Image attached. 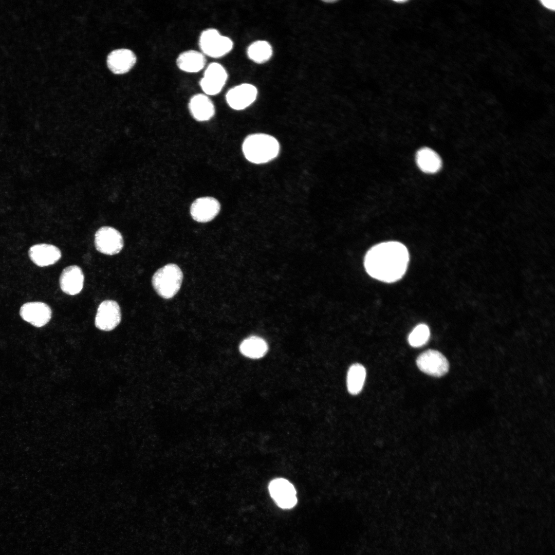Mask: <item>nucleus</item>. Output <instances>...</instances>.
I'll list each match as a JSON object with an SVG mask.
<instances>
[{
  "label": "nucleus",
  "mask_w": 555,
  "mask_h": 555,
  "mask_svg": "<svg viewBox=\"0 0 555 555\" xmlns=\"http://www.w3.org/2000/svg\"><path fill=\"white\" fill-rule=\"evenodd\" d=\"M409 255L406 248L397 242L377 244L366 254L364 267L377 280L391 283L400 279L406 271Z\"/></svg>",
  "instance_id": "1"
},
{
  "label": "nucleus",
  "mask_w": 555,
  "mask_h": 555,
  "mask_svg": "<svg viewBox=\"0 0 555 555\" xmlns=\"http://www.w3.org/2000/svg\"><path fill=\"white\" fill-rule=\"evenodd\" d=\"M279 143L273 137L265 134H254L244 140L242 150L245 158L250 162L266 163L277 156Z\"/></svg>",
  "instance_id": "2"
},
{
  "label": "nucleus",
  "mask_w": 555,
  "mask_h": 555,
  "mask_svg": "<svg viewBox=\"0 0 555 555\" xmlns=\"http://www.w3.org/2000/svg\"><path fill=\"white\" fill-rule=\"evenodd\" d=\"M182 279L183 273L180 268L176 264H169L155 272L152 277V285L159 295L168 299L179 291Z\"/></svg>",
  "instance_id": "3"
},
{
  "label": "nucleus",
  "mask_w": 555,
  "mask_h": 555,
  "mask_svg": "<svg viewBox=\"0 0 555 555\" xmlns=\"http://www.w3.org/2000/svg\"><path fill=\"white\" fill-rule=\"evenodd\" d=\"M198 45L204 55L219 58L231 51L233 43L231 39L221 35L217 29L208 28L200 33Z\"/></svg>",
  "instance_id": "4"
},
{
  "label": "nucleus",
  "mask_w": 555,
  "mask_h": 555,
  "mask_svg": "<svg viewBox=\"0 0 555 555\" xmlns=\"http://www.w3.org/2000/svg\"><path fill=\"white\" fill-rule=\"evenodd\" d=\"M94 242L97 251L109 255L119 253L124 246L121 233L110 226L100 227L95 234Z\"/></svg>",
  "instance_id": "5"
},
{
  "label": "nucleus",
  "mask_w": 555,
  "mask_h": 555,
  "mask_svg": "<svg viewBox=\"0 0 555 555\" xmlns=\"http://www.w3.org/2000/svg\"><path fill=\"white\" fill-rule=\"evenodd\" d=\"M416 364L424 373L436 377L445 375L449 369V363L446 357L434 349H428L419 355L416 359Z\"/></svg>",
  "instance_id": "6"
},
{
  "label": "nucleus",
  "mask_w": 555,
  "mask_h": 555,
  "mask_svg": "<svg viewBox=\"0 0 555 555\" xmlns=\"http://www.w3.org/2000/svg\"><path fill=\"white\" fill-rule=\"evenodd\" d=\"M228 77L227 70L221 64L211 63L205 70L199 86L205 95H216L225 85Z\"/></svg>",
  "instance_id": "7"
},
{
  "label": "nucleus",
  "mask_w": 555,
  "mask_h": 555,
  "mask_svg": "<svg viewBox=\"0 0 555 555\" xmlns=\"http://www.w3.org/2000/svg\"><path fill=\"white\" fill-rule=\"evenodd\" d=\"M121 320V309L116 301L106 300L100 303L95 318L97 328L103 331H110L116 327Z\"/></svg>",
  "instance_id": "8"
},
{
  "label": "nucleus",
  "mask_w": 555,
  "mask_h": 555,
  "mask_svg": "<svg viewBox=\"0 0 555 555\" xmlns=\"http://www.w3.org/2000/svg\"><path fill=\"white\" fill-rule=\"evenodd\" d=\"M270 496L282 509H291L297 503L296 491L291 483L284 478H276L269 484Z\"/></svg>",
  "instance_id": "9"
},
{
  "label": "nucleus",
  "mask_w": 555,
  "mask_h": 555,
  "mask_svg": "<svg viewBox=\"0 0 555 555\" xmlns=\"http://www.w3.org/2000/svg\"><path fill=\"white\" fill-rule=\"evenodd\" d=\"M21 318L36 327L47 324L51 318L50 307L42 302H30L24 304L20 310Z\"/></svg>",
  "instance_id": "10"
},
{
  "label": "nucleus",
  "mask_w": 555,
  "mask_h": 555,
  "mask_svg": "<svg viewBox=\"0 0 555 555\" xmlns=\"http://www.w3.org/2000/svg\"><path fill=\"white\" fill-rule=\"evenodd\" d=\"M257 91L252 84L244 83L230 89L226 95L228 105L235 110H242L255 100Z\"/></svg>",
  "instance_id": "11"
},
{
  "label": "nucleus",
  "mask_w": 555,
  "mask_h": 555,
  "mask_svg": "<svg viewBox=\"0 0 555 555\" xmlns=\"http://www.w3.org/2000/svg\"><path fill=\"white\" fill-rule=\"evenodd\" d=\"M220 210L219 201L212 197H202L195 199L190 207V214L194 220L206 223L215 218Z\"/></svg>",
  "instance_id": "12"
},
{
  "label": "nucleus",
  "mask_w": 555,
  "mask_h": 555,
  "mask_svg": "<svg viewBox=\"0 0 555 555\" xmlns=\"http://www.w3.org/2000/svg\"><path fill=\"white\" fill-rule=\"evenodd\" d=\"M31 261L39 267H46L57 263L61 258V250L56 246L48 244H37L28 251Z\"/></svg>",
  "instance_id": "13"
},
{
  "label": "nucleus",
  "mask_w": 555,
  "mask_h": 555,
  "mask_svg": "<svg viewBox=\"0 0 555 555\" xmlns=\"http://www.w3.org/2000/svg\"><path fill=\"white\" fill-rule=\"evenodd\" d=\"M84 276L81 268L77 265L65 268L60 275L59 283L61 289L67 294L75 295L83 289Z\"/></svg>",
  "instance_id": "14"
},
{
  "label": "nucleus",
  "mask_w": 555,
  "mask_h": 555,
  "mask_svg": "<svg viewBox=\"0 0 555 555\" xmlns=\"http://www.w3.org/2000/svg\"><path fill=\"white\" fill-rule=\"evenodd\" d=\"M136 62V55L127 49L114 50L107 58L108 67L115 74H123L128 72L134 66Z\"/></svg>",
  "instance_id": "15"
},
{
  "label": "nucleus",
  "mask_w": 555,
  "mask_h": 555,
  "mask_svg": "<svg viewBox=\"0 0 555 555\" xmlns=\"http://www.w3.org/2000/svg\"><path fill=\"white\" fill-rule=\"evenodd\" d=\"M188 107L193 118L200 122L209 120L215 112L213 102L203 94L193 95L189 100Z\"/></svg>",
  "instance_id": "16"
},
{
  "label": "nucleus",
  "mask_w": 555,
  "mask_h": 555,
  "mask_svg": "<svg viewBox=\"0 0 555 555\" xmlns=\"http://www.w3.org/2000/svg\"><path fill=\"white\" fill-rule=\"evenodd\" d=\"M205 55L195 50H188L180 53L176 59V65L181 70L188 73H196L205 66Z\"/></svg>",
  "instance_id": "17"
},
{
  "label": "nucleus",
  "mask_w": 555,
  "mask_h": 555,
  "mask_svg": "<svg viewBox=\"0 0 555 555\" xmlns=\"http://www.w3.org/2000/svg\"><path fill=\"white\" fill-rule=\"evenodd\" d=\"M416 161L419 168L427 173H436L440 170L442 165L439 156L429 147H423L417 151Z\"/></svg>",
  "instance_id": "18"
},
{
  "label": "nucleus",
  "mask_w": 555,
  "mask_h": 555,
  "mask_svg": "<svg viewBox=\"0 0 555 555\" xmlns=\"http://www.w3.org/2000/svg\"><path fill=\"white\" fill-rule=\"evenodd\" d=\"M239 349L242 354L245 357L251 359H259L266 354L268 346L264 339L254 336L244 340L240 343Z\"/></svg>",
  "instance_id": "19"
},
{
  "label": "nucleus",
  "mask_w": 555,
  "mask_h": 555,
  "mask_svg": "<svg viewBox=\"0 0 555 555\" xmlns=\"http://www.w3.org/2000/svg\"><path fill=\"white\" fill-rule=\"evenodd\" d=\"M366 375V369L363 365L354 363L349 367L346 377L347 388L349 394L356 395L361 392Z\"/></svg>",
  "instance_id": "20"
},
{
  "label": "nucleus",
  "mask_w": 555,
  "mask_h": 555,
  "mask_svg": "<svg viewBox=\"0 0 555 555\" xmlns=\"http://www.w3.org/2000/svg\"><path fill=\"white\" fill-rule=\"evenodd\" d=\"M272 53L271 45L264 41H257L252 43L247 49L249 58L257 63H262L268 61Z\"/></svg>",
  "instance_id": "21"
},
{
  "label": "nucleus",
  "mask_w": 555,
  "mask_h": 555,
  "mask_svg": "<svg viewBox=\"0 0 555 555\" xmlns=\"http://www.w3.org/2000/svg\"><path fill=\"white\" fill-rule=\"evenodd\" d=\"M430 337V331L428 325L419 324L415 326L408 336V342L413 347H420L425 345Z\"/></svg>",
  "instance_id": "22"
},
{
  "label": "nucleus",
  "mask_w": 555,
  "mask_h": 555,
  "mask_svg": "<svg viewBox=\"0 0 555 555\" xmlns=\"http://www.w3.org/2000/svg\"><path fill=\"white\" fill-rule=\"evenodd\" d=\"M541 3L546 8L551 10H554L555 8V1L554 0H542Z\"/></svg>",
  "instance_id": "23"
}]
</instances>
